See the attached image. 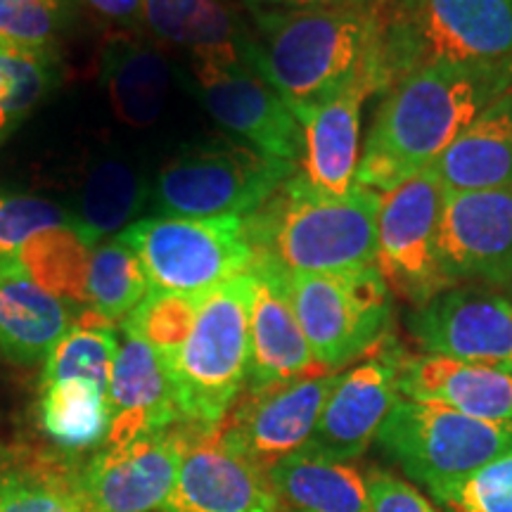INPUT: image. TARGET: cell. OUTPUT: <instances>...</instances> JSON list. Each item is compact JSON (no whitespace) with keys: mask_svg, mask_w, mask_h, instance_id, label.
Returning a JSON list of instances; mask_svg holds the SVG:
<instances>
[{"mask_svg":"<svg viewBox=\"0 0 512 512\" xmlns=\"http://www.w3.org/2000/svg\"><path fill=\"white\" fill-rule=\"evenodd\" d=\"M512 86V67L425 64L387 91L370 126L356 183L389 192L432 169L467 126Z\"/></svg>","mask_w":512,"mask_h":512,"instance_id":"obj_1","label":"cell"},{"mask_svg":"<svg viewBox=\"0 0 512 512\" xmlns=\"http://www.w3.org/2000/svg\"><path fill=\"white\" fill-rule=\"evenodd\" d=\"M387 12L249 10L245 60L292 107L330 98L373 74L392 88L384 53Z\"/></svg>","mask_w":512,"mask_h":512,"instance_id":"obj_2","label":"cell"},{"mask_svg":"<svg viewBox=\"0 0 512 512\" xmlns=\"http://www.w3.org/2000/svg\"><path fill=\"white\" fill-rule=\"evenodd\" d=\"M380 192L356 185L344 197H320L292 178L247 216L254 252L285 271L344 273L375 266Z\"/></svg>","mask_w":512,"mask_h":512,"instance_id":"obj_3","label":"cell"},{"mask_svg":"<svg viewBox=\"0 0 512 512\" xmlns=\"http://www.w3.org/2000/svg\"><path fill=\"white\" fill-rule=\"evenodd\" d=\"M252 297V268L204 292L190 335L171 363L178 413L195 430L219 427L245 389Z\"/></svg>","mask_w":512,"mask_h":512,"instance_id":"obj_4","label":"cell"},{"mask_svg":"<svg viewBox=\"0 0 512 512\" xmlns=\"http://www.w3.org/2000/svg\"><path fill=\"white\" fill-rule=\"evenodd\" d=\"M384 53L392 86L425 64L512 67V0H394Z\"/></svg>","mask_w":512,"mask_h":512,"instance_id":"obj_5","label":"cell"},{"mask_svg":"<svg viewBox=\"0 0 512 512\" xmlns=\"http://www.w3.org/2000/svg\"><path fill=\"white\" fill-rule=\"evenodd\" d=\"M297 171L240 138H202L188 143L162 166L155 183L159 214L216 219L252 216Z\"/></svg>","mask_w":512,"mask_h":512,"instance_id":"obj_6","label":"cell"},{"mask_svg":"<svg viewBox=\"0 0 512 512\" xmlns=\"http://www.w3.org/2000/svg\"><path fill=\"white\" fill-rule=\"evenodd\" d=\"M375 441L437 498L512 453V420H479L434 403L399 399Z\"/></svg>","mask_w":512,"mask_h":512,"instance_id":"obj_7","label":"cell"},{"mask_svg":"<svg viewBox=\"0 0 512 512\" xmlns=\"http://www.w3.org/2000/svg\"><path fill=\"white\" fill-rule=\"evenodd\" d=\"M283 278L311 354L328 373L375 349L392 325V290L377 266L344 273L283 268Z\"/></svg>","mask_w":512,"mask_h":512,"instance_id":"obj_8","label":"cell"},{"mask_svg":"<svg viewBox=\"0 0 512 512\" xmlns=\"http://www.w3.org/2000/svg\"><path fill=\"white\" fill-rule=\"evenodd\" d=\"M119 240L136 249L150 290L162 292L204 294L256 261L242 216H145L121 230Z\"/></svg>","mask_w":512,"mask_h":512,"instance_id":"obj_9","label":"cell"},{"mask_svg":"<svg viewBox=\"0 0 512 512\" xmlns=\"http://www.w3.org/2000/svg\"><path fill=\"white\" fill-rule=\"evenodd\" d=\"M446 190L432 169L380 192L375 266L392 294L420 306L453 287L441 266Z\"/></svg>","mask_w":512,"mask_h":512,"instance_id":"obj_10","label":"cell"},{"mask_svg":"<svg viewBox=\"0 0 512 512\" xmlns=\"http://www.w3.org/2000/svg\"><path fill=\"white\" fill-rule=\"evenodd\" d=\"M195 93L204 110L235 138L266 155L299 164L302 124L290 102L249 67L245 53L190 57Z\"/></svg>","mask_w":512,"mask_h":512,"instance_id":"obj_11","label":"cell"},{"mask_svg":"<svg viewBox=\"0 0 512 512\" xmlns=\"http://www.w3.org/2000/svg\"><path fill=\"white\" fill-rule=\"evenodd\" d=\"M406 325L425 354L512 373V306L489 287H448L413 306Z\"/></svg>","mask_w":512,"mask_h":512,"instance_id":"obj_12","label":"cell"},{"mask_svg":"<svg viewBox=\"0 0 512 512\" xmlns=\"http://www.w3.org/2000/svg\"><path fill=\"white\" fill-rule=\"evenodd\" d=\"M389 91L382 76H363L309 105H290L302 124V159L292 183L320 197H344L356 188L361 162V112L375 93Z\"/></svg>","mask_w":512,"mask_h":512,"instance_id":"obj_13","label":"cell"},{"mask_svg":"<svg viewBox=\"0 0 512 512\" xmlns=\"http://www.w3.org/2000/svg\"><path fill=\"white\" fill-rule=\"evenodd\" d=\"M441 266L451 285H512V185L446 192Z\"/></svg>","mask_w":512,"mask_h":512,"instance_id":"obj_14","label":"cell"},{"mask_svg":"<svg viewBox=\"0 0 512 512\" xmlns=\"http://www.w3.org/2000/svg\"><path fill=\"white\" fill-rule=\"evenodd\" d=\"M280 505L268 470L214 427L185 437L176 486L159 512H280Z\"/></svg>","mask_w":512,"mask_h":512,"instance_id":"obj_15","label":"cell"},{"mask_svg":"<svg viewBox=\"0 0 512 512\" xmlns=\"http://www.w3.org/2000/svg\"><path fill=\"white\" fill-rule=\"evenodd\" d=\"M339 373H318L247 392L219 430L247 458L268 470L309 444Z\"/></svg>","mask_w":512,"mask_h":512,"instance_id":"obj_16","label":"cell"},{"mask_svg":"<svg viewBox=\"0 0 512 512\" xmlns=\"http://www.w3.org/2000/svg\"><path fill=\"white\" fill-rule=\"evenodd\" d=\"M183 434L162 432L105 448L76 477L91 512H155L169 501L183 458Z\"/></svg>","mask_w":512,"mask_h":512,"instance_id":"obj_17","label":"cell"},{"mask_svg":"<svg viewBox=\"0 0 512 512\" xmlns=\"http://www.w3.org/2000/svg\"><path fill=\"white\" fill-rule=\"evenodd\" d=\"M399 366L392 356H380L339 373L304 451L335 463L363 456L401 399Z\"/></svg>","mask_w":512,"mask_h":512,"instance_id":"obj_18","label":"cell"},{"mask_svg":"<svg viewBox=\"0 0 512 512\" xmlns=\"http://www.w3.org/2000/svg\"><path fill=\"white\" fill-rule=\"evenodd\" d=\"M254 297L249 313L247 392H264L297 377L328 373L316 363L287 297L283 266L256 254Z\"/></svg>","mask_w":512,"mask_h":512,"instance_id":"obj_19","label":"cell"},{"mask_svg":"<svg viewBox=\"0 0 512 512\" xmlns=\"http://www.w3.org/2000/svg\"><path fill=\"white\" fill-rule=\"evenodd\" d=\"M107 448H119L152 434L169 432L181 420L174 382L159 354L136 332L121 328L110 392Z\"/></svg>","mask_w":512,"mask_h":512,"instance_id":"obj_20","label":"cell"},{"mask_svg":"<svg viewBox=\"0 0 512 512\" xmlns=\"http://www.w3.org/2000/svg\"><path fill=\"white\" fill-rule=\"evenodd\" d=\"M401 399L451 408L479 420H512V373L444 356L403 361L396 377Z\"/></svg>","mask_w":512,"mask_h":512,"instance_id":"obj_21","label":"cell"},{"mask_svg":"<svg viewBox=\"0 0 512 512\" xmlns=\"http://www.w3.org/2000/svg\"><path fill=\"white\" fill-rule=\"evenodd\" d=\"M171 64L155 43L112 34L100 48V79L112 110L128 126L157 124L171 95Z\"/></svg>","mask_w":512,"mask_h":512,"instance_id":"obj_22","label":"cell"},{"mask_svg":"<svg viewBox=\"0 0 512 512\" xmlns=\"http://www.w3.org/2000/svg\"><path fill=\"white\" fill-rule=\"evenodd\" d=\"M432 171L446 192L512 185V86L467 126Z\"/></svg>","mask_w":512,"mask_h":512,"instance_id":"obj_23","label":"cell"},{"mask_svg":"<svg viewBox=\"0 0 512 512\" xmlns=\"http://www.w3.org/2000/svg\"><path fill=\"white\" fill-rule=\"evenodd\" d=\"M76 325L72 304L24 275L0 278V354L19 366L46 363Z\"/></svg>","mask_w":512,"mask_h":512,"instance_id":"obj_24","label":"cell"},{"mask_svg":"<svg viewBox=\"0 0 512 512\" xmlns=\"http://www.w3.org/2000/svg\"><path fill=\"white\" fill-rule=\"evenodd\" d=\"M150 190L131 159L121 155L95 157L83 171L74 204L69 207L74 226L88 245L110 240L112 233L126 230L145 207Z\"/></svg>","mask_w":512,"mask_h":512,"instance_id":"obj_25","label":"cell"},{"mask_svg":"<svg viewBox=\"0 0 512 512\" xmlns=\"http://www.w3.org/2000/svg\"><path fill=\"white\" fill-rule=\"evenodd\" d=\"M143 22L157 41L190 57L245 53L252 38L228 0H145Z\"/></svg>","mask_w":512,"mask_h":512,"instance_id":"obj_26","label":"cell"},{"mask_svg":"<svg viewBox=\"0 0 512 512\" xmlns=\"http://www.w3.org/2000/svg\"><path fill=\"white\" fill-rule=\"evenodd\" d=\"M280 503L294 512H368L366 477L349 463L297 451L268 467Z\"/></svg>","mask_w":512,"mask_h":512,"instance_id":"obj_27","label":"cell"},{"mask_svg":"<svg viewBox=\"0 0 512 512\" xmlns=\"http://www.w3.org/2000/svg\"><path fill=\"white\" fill-rule=\"evenodd\" d=\"M41 422L57 444L72 451L100 444L110 430L107 392L86 380L43 384Z\"/></svg>","mask_w":512,"mask_h":512,"instance_id":"obj_28","label":"cell"},{"mask_svg":"<svg viewBox=\"0 0 512 512\" xmlns=\"http://www.w3.org/2000/svg\"><path fill=\"white\" fill-rule=\"evenodd\" d=\"M91 249L76 226L46 230L19 254V275L69 304L86 302V278Z\"/></svg>","mask_w":512,"mask_h":512,"instance_id":"obj_29","label":"cell"},{"mask_svg":"<svg viewBox=\"0 0 512 512\" xmlns=\"http://www.w3.org/2000/svg\"><path fill=\"white\" fill-rule=\"evenodd\" d=\"M57 48L0 46V145L60 83Z\"/></svg>","mask_w":512,"mask_h":512,"instance_id":"obj_30","label":"cell"},{"mask_svg":"<svg viewBox=\"0 0 512 512\" xmlns=\"http://www.w3.org/2000/svg\"><path fill=\"white\" fill-rule=\"evenodd\" d=\"M150 292V280L136 249L124 240H102L91 249L86 302L110 323H124Z\"/></svg>","mask_w":512,"mask_h":512,"instance_id":"obj_31","label":"cell"},{"mask_svg":"<svg viewBox=\"0 0 512 512\" xmlns=\"http://www.w3.org/2000/svg\"><path fill=\"white\" fill-rule=\"evenodd\" d=\"M119 351V335L110 320L93 309L81 313L76 325L50 351L43 368V384L62 380H86L110 392L114 361Z\"/></svg>","mask_w":512,"mask_h":512,"instance_id":"obj_32","label":"cell"},{"mask_svg":"<svg viewBox=\"0 0 512 512\" xmlns=\"http://www.w3.org/2000/svg\"><path fill=\"white\" fill-rule=\"evenodd\" d=\"M72 223L69 209L48 197L0 188V278L19 275V254L31 240Z\"/></svg>","mask_w":512,"mask_h":512,"instance_id":"obj_33","label":"cell"},{"mask_svg":"<svg viewBox=\"0 0 512 512\" xmlns=\"http://www.w3.org/2000/svg\"><path fill=\"white\" fill-rule=\"evenodd\" d=\"M200 299L202 294L150 290L138 304V309L121 323V328L136 332L140 339H145L166 363V368H171L190 335Z\"/></svg>","mask_w":512,"mask_h":512,"instance_id":"obj_34","label":"cell"},{"mask_svg":"<svg viewBox=\"0 0 512 512\" xmlns=\"http://www.w3.org/2000/svg\"><path fill=\"white\" fill-rule=\"evenodd\" d=\"M0 512H91L76 477L48 467H8L0 489Z\"/></svg>","mask_w":512,"mask_h":512,"instance_id":"obj_35","label":"cell"},{"mask_svg":"<svg viewBox=\"0 0 512 512\" xmlns=\"http://www.w3.org/2000/svg\"><path fill=\"white\" fill-rule=\"evenodd\" d=\"M79 5L81 0H0V46L55 48Z\"/></svg>","mask_w":512,"mask_h":512,"instance_id":"obj_36","label":"cell"},{"mask_svg":"<svg viewBox=\"0 0 512 512\" xmlns=\"http://www.w3.org/2000/svg\"><path fill=\"white\" fill-rule=\"evenodd\" d=\"M437 501L448 512H512V453L448 486Z\"/></svg>","mask_w":512,"mask_h":512,"instance_id":"obj_37","label":"cell"},{"mask_svg":"<svg viewBox=\"0 0 512 512\" xmlns=\"http://www.w3.org/2000/svg\"><path fill=\"white\" fill-rule=\"evenodd\" d=\"M366 486L368 512H437L415 486L387 472H373Z\"/></svg>","mask_w":512,"mask_h":512,"instance_id":"obj_38","label":"cell"},{"mask_svg":"<svg viewBox=\"0 0 512 512\" xmlns=\"http://www.w3.org/2000/svg\"><path fill=\"white\" fill-rule=\"evenodd\" d=\"M249 10H368L384 12L394 0H242Z\"/></svg>","mask_w":512,"mask_h":512,"instance_id":"obj_39","label":"cell"},{"mask_svg":"<svg viewBox=\"0 0 512 512\" xmlns=\"http://www.w3.org/2000/svg\"><path fill=\"white\" fill-rule=\"evenodd\" d=\"M83 3L100 17L124 24V27H136L143 22L145 0H83Z\"/></svg>","mask_w":512,"mask_h":512,"instance_id":"obj_40","label":"cell"},{"mask_svg":"<svg viewBox=\"0 0 512 512\" xmlns=\"http://www.w3.org/2000/svg\"><path fill=\"white\" fill-rule=\"evenodd\" d=\"M10 463H12V458L3 451V448H0V489H3V482H5V475H8Z\"/></svg>","mask_w":512,"mask_h":512,"instance_id":"obj_41","label":"cell"},{"mask_svg":"<svg viewBox=\"0 0 512 512\" xmlns=\"http://www.w3.org/2000/svg\"><path fill=\"white\" fill-rule=\"evenodd\" d=\"M508 302H510V306H512V292H510V297H508Z\"/></svg>","mask_w":512,"mask_h":512,"instance_id":"obj_42","label":"cell"}]
</instances>
